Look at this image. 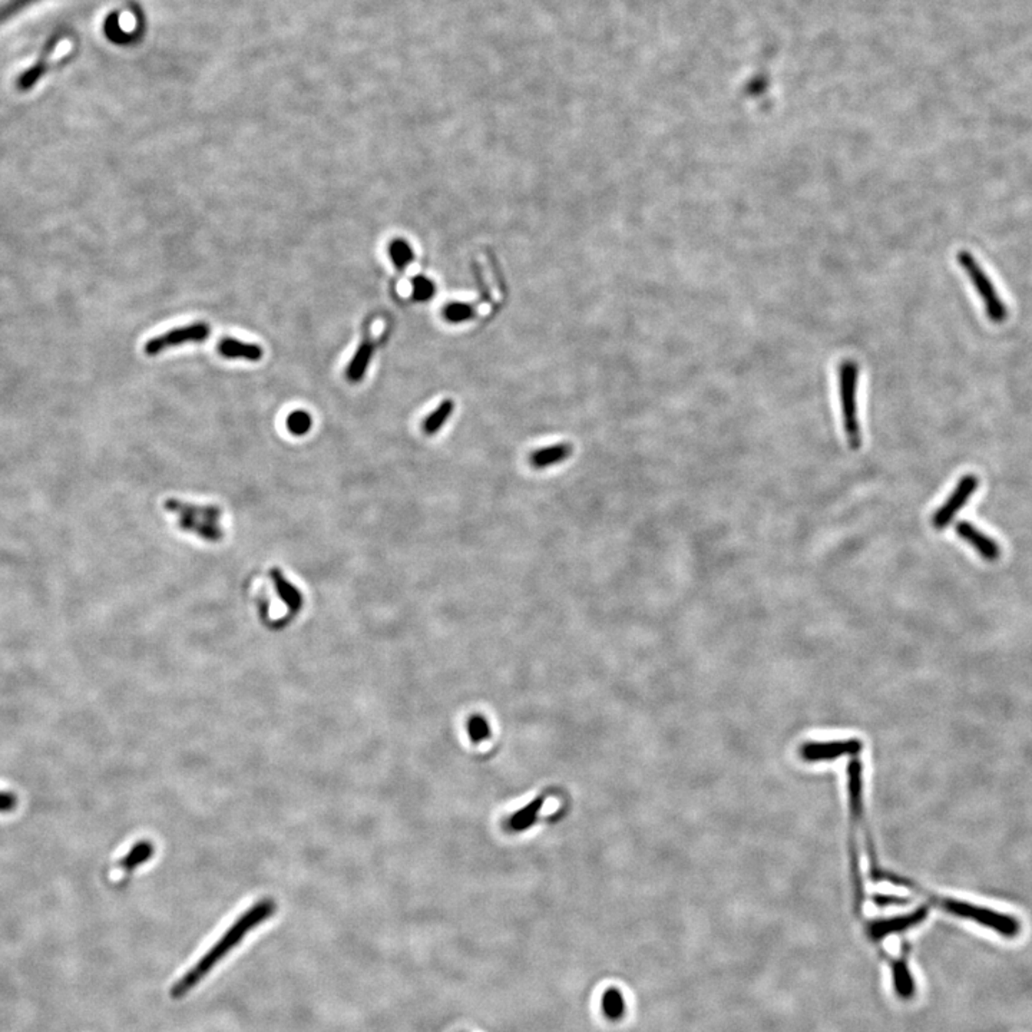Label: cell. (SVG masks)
<instances>
[{
	"label": "cell",
	"mask_w": 1032,
	"mask_h": 1032,
	"mask_svg": "<svg viewBox=\"0 0 1032 1032\" xmlns=\"http://www.w3.org/2000/svg\"><path fill=\"white\" fill-rule=\"evenodd\" d=\"M275 909H277V905L270 899H265V901L256 903L255 906H251L247 912L240 916L230 930L224 933L221 940L186 975H182L181 979L172 987V998H182L189 991H192L209 974V970L213 969L223 958H226L234 948L237 947L244 937L255 930L256 926L267 921L275 912Z\"/></svg>",
	"instance_id": "6da1fadb"
},
{
	"label": "cell",
	"mask_w": 1032,
	"mask_h": 1032,
	"mask_svg": "<svg viewBox=\"0 0 1032 1032\" xmlns=\"http://www.w3.org/2000/svg\"><path fill=\"white\" fill-rule=\"evenodd\" d=\"M909 891H913L918 895H922L923 898L928 899V902L932 906L942 909L945 912L950 915L958 916L962 920L972 921V922L979 923V925L987 926L989 930L998 932L999 935L1005 938H1016L1021 931V925L1014 916L1007 915V913L997 912L992 909L982 908V906L974 905V903L964 902V901H958L952 898H940V896L932 895L930 892L921 888L918 883L913 882Z\"/></svg>",
	"instance_id": "7a4b0ae2"
},
{
	"label": "cell",
	"mask_w": 1032,
	"mask_h": 1032,
	"mask_svg": "<svg viewBox=\"0 0 1032 1032\" xmlns=\"http://www.w3.org/2000/svg\"><path fill=\"white\" fill-rule=\"evenodd\" d=\"M164 508L169 514L177 515L181 531L194 534L207 542H220L224 538L223 526H221L223 509L220 506L167 499Z\"/></svg>",
	"instance_id": "3957f363"
},
{
	"label": "cell",
	"mask_w": 1032,
	"mask_h": 1032,
	"mask_svg": "<svg viewBox=\"0 0 1032 1032\" xmlns=\"http://www.w3.org/2000/svg\"><path fill=\"white\" fill-rule=\"evenodd\" d=\"M859 366L856 362L844 361L839 366V398L846 439L852 449L862 446L861 422L858 418Z\"/></svg>",
	"instance_id": "277c9868"
},
{
	"label": "cell",
	"mask_w": 1032,
	"mask_h": 1032,
	"mask_svg": "<svg viewBox=\"0 0 1032 1032\" xmlns=\"http://www.w3.org/2000/svg\"><path fill=\"white\" fill-rule=\"evenodd\" d=\"M958 265L967 273L969 282L974 285L975 292L979 295L985 307V316L994 324H1002L1008 319V309L1002 302L1001 295L997 292L991 278L982 270L977 258L970 255V251L960 250L957 255Z\"/></svg>",
	"instance_id": "5b68a950"
},
{
	"label": "cell",
	"mask_w": 1032,
	"mask_h": 1032,
	"mask_svg": "<svg viewBox=\"0 0 1032 1032\" xmlns=\"http://www.w3.org/2000/svg\"><path fill=\"white\" fill-rule=\"evenodd\" d=\"M862 743L854 738H844V740H824V741H809L805 745L800 746L799 756L803 762L806 763H825L834 762L837 758L854 757V756L861 755Z\"/></svg>",
	"instance_id": "8992f818"
},
{
	"label": "cell",
	"mask_w": 1032,
	"mask_h": 1032,
	"mask_svg": "<svg viewBox=\"0 0 1032 1032\" xmlns=\"http://www.w3.org/2000/svg\"><path fill=\"white\" fill-rule=\"evenodd\" d=\"M211 333L207 323H192L188 326L177 327V329L169 330L167 333L161 336L154 337V339L148 340L145 344V353L149 356L161 353L167 349L171 347L181 346L186 343H201L206 342Z\"/></svg>",
	"instance_id": "52a82bcc"
},
{
	"label": "cell",
	"mask_w": 1032,
	"mask_h": 1032,
	"mask_svg": "<svg viewBox=\"0 0 1032 1032\" xmlns=\"http://www.w3.org/2000/svg\"><path fill=\"white\" fill-rule=\"evenodd\" d=\"M978 487H979V479L975 475H965V477H960L952 494L950 495L947 501L943 502L942 506L933 514L932 525L935 529L940 531V529L947 528L948 525L955 519L958 512L968 504L970 497L977 492Z\"/></svg>",
	"instance_id": "ba28073f"
},
{
	"label": "cell",
	"mask_w": 1032,
	"mask_h": 1032,
	"mask_svg": "<svg viewBox=\"0 0 1032 1032\" xmlns=\"http://www.w3.org/2000/svg\"><path fill=\"white\" fill-rule=\"evenodd\" d=\"M926 915H928V908H920L909 915L896 916V918H888V920L869 921L866 923V930H868L872 940H879L892 935V933L902 932V931L918 925V923L925 921Z\"/></svg>",
	"instance_id": "9c48e42d"
},
{
	"label": "cell",
	"mask_w": 1032,
	"mask_h": 1032,
	"mask_svg": "<svg viewBox=\"0 0 1032 1032\" xmlns=\"http://www.w3.org/2000/svg\"><path fill=\"white\" fill-rule=\"evenodd\" d=\"M955 531L960 538L968 542L979 554V556L987 559L989 563H994L1001 556V548H999L998 544L994 539L985 535L984 532L979 531L977 526L969 524V522H958Z\"/></svg>",
	"instance_id": "30bf717a"
},
{
	"label": "cell",
	"mask_w": 1032,
	"mask_h": 1032,
	"mask_svg": "<svg viewBox=\"0 0 1032 1032\" xmlns=\"http://www.w3.org/2000/svg\"><path fill=\"white\" fill-rule=\"evenodd\" d=\"M218 352L226 359H240V361L260 362L263 359V349L258 344L247 343L241 340L226 337L218 343Z\"/></svg>",
	"instance_id": "8fae6325"
},
{
	"label": "cell",
	"mask_w": 1032,
	"mask_h": 1032,
	"mask_svg": "<svg viewBox=\"0 0 1032 1032\" xmlns=\"http://www.w3.org/2000/svg\"><path fill=\"white\" fill-rule=\"evenodd\" d=\"M270 576L275 583L278 597L287 605L290 614L294 615L300 612L303 607V595L299 588H295L278 568H273L270 571Z\"/></svg>",
	"instance_id": "7c38bea8"
},
{
	"label": "cell",
	"mask_w": 1032,
	"mask_h": 1032,
	"mask_svg": "<svg viewBox=\"0 0 1032 1032\" xmlns=\"http://www.w3.org/2000/svg\"><path fill=\"white\" fill-rule=\"evenodd\" d=\"M573 453V446L570 443H558V445L546 446L544 449L535 450L532 453L531 465L535 469H545V468L554 467L558 463L564 462L568 459Z\"/></svg>",
	"instance_id": "4fadbf2b"
},
{
	"label": "cell",
	"mask_w": 1032,
	"mask_h": 1032,
	"mask_svg": "<svg viewBox=\"0 0 1032 1032\" xmlns=\"http://www.w3.org/2000/svg\"><path fill=\"white\" fill-rule=\"evenodd\" d=\"M373 353L374 344L371 343V340L364 339L346 369V378L350 383H359V381H363Z\"/></svg>",
	"instance_id": "5bb4252c"
},
{
	"label": "cell",
	"mask_w": 1032,
	"mask_h": 1032,
	"mask_svg": "<svg viewBox=\"0 0 1032 1032\" xmlns=\"http://www.w3.org/2000/svg\"><path fill=\"white\" fill-rule=\"evenodd\" d=\"M453 408H455V406H453L452 400L443 401L439 408L433 410V412L423 420V432L429 436L439 432V430L442 429V426L445 425L446 420L452 416Z\"/></svg>",
	"instance_id": "9a60e30c"
},
{
	"label": "cell",
	"mask_w": 1032,
	"mask_h": 1032,
	"mask_svg": "<svg viewBox=\"0 0 1032 1032\" xmlns=\"http://www.w3.org/2000/svg\"><path fill=\"white\" fill-rule=\"evenodd\" d=\"M151 844H147V842L135 844V846L130 849V854L121 859L120 868L124 872L134 871L137 866L147 862L148 858H151Z\"/></svg>",
	"instance_id": "2e32d148"
},
{
	"label": "cell",
	"mask_w": 1032,
	"mask_h": 1032,
	"mask_svg": "<svg viewBox=\"0 0 1032 1032\" xmlns=\"http://www.w3.org/2000/svg\"><path fill=\"white\" fill-rule=\"evenodd\" d=\"M389 256L398 270H405L413 260V251L405 240H393L389 246Z\"/></svg>",
	"instance_id": "e0dca14e"
},
{
	"label": "cell",
	"mask_w": 1032,
	"mask_h": 1032,
	"mask_svg": "<svg viewBox=\"0 0 1032 1032\" xmlns=\"http://www.w3.org/2000/svg\"><path fill=\"white\" fill-rule=\"evenodd\" d=\"M287 429L295 436H303L312 429L313 419L305 410H294L285 420Z\"/></svg>",
	"instance_id": "ac0fdd59"
},
{
	"label": "cell",
	"mask_w": 1032,
	"mask_h": 1032,
	"mask_svg": "<svg viewBox=\"0 0 1032 1032\" xmlns=\"http://www.w3.org/2000/svg\"><path fill=\"white\" fill-rule=\"evenodd\" d=\"M474 309L462 303H453L445 309V317L452 323H462L474 317Z\"/></svg>",
	"instance_id": "d6986e66"
},
{
	"label": "cell",
	"mask_w": 1032,
	"mask_h": 1032,
	"mask_svg": "<svg viewBox=\"0 0 1032 1032\" xmlns=\"http://www.w3.org/2000/svg\"><path fill=\"white\" fill-rule=\"evenodd\" d=\"M603 1011L611 1018H618L622 1014V998L615 989H611L603 997Z\"/></svg>",
	"instance_id": "ffe728a7"
},
{
	"label": "cell",
	"mask_w": 1032,
	"mask_h": 1032,
	"mask_svg": "<svg viewBox=\"0 0 1032 1032\" xmlns=\"http://www.w3.org/2000/svg\"><path fill=\"white\" fill-rule=\"evenodd\" d=\"M413 285V299L418 302H425L432 297L435 293V287L432 283L425 277H416L412 282Z\"/></svg>",
	"instance_id": "44dd1931"
},
{
	"label": "cell",
	"mask_w": 1032,
	"mask_h": 1032,
	"mask_svg": "<svg viewBox=\"0 0 1032 1032\" xmlns=\"http://www.w3.org/2000/svg\"><path fill=\"white\" fill-rule=\"evenodd\" d=\"M17 807V796L12 792L0 790V815L12 813Z\"/></svg>",
	"instance_id": "7402d4cb"
},
{
	"label": "cell",
	"mask_w": 1032,
	"mask_h": 1032,
	"mask_svg": "<svg viewBox=\"0 0 1032 1032\" xmlns=\"http://www.w3.org/2000/svg\"><path fill=\"white\" fill-rule=\"evenodd\" d=\"M470 734L474 736L475 740L485 738L487 734V724L484 720H474L470 723Z\"/></svg>",
	"instance_id": "603a6c76"
}]
</instances>
